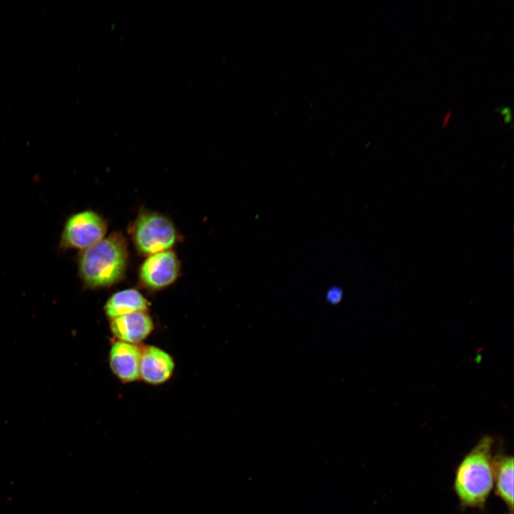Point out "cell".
<instances>
[{
    "label": "cell",
    "mask_w": 514,
    "mask_h": 514,
    "mask_svg": "<svg viewBox=\"0 0 514 514\" xmlns=\"http://www.w3.org/2000/svg\"><path fill=\"white\" fill-rule=\"evenodd\" d=\"M494 445L493 437L483 435L455 470L453 490L463 509L485 507L494 488Z\"/></svg>",
    "instance_id": "cell-1"
},
{
    "label": "cell",
    "mask_w": 514,
    "mask_h": 514,
    "mask_svg": "<svg viewBox=\"0 0 514 514\" xmlns=\"http://www.w3.org/2000/svg\"><path fill=\"white\" fill-rule=\"evenodd\" d=\"M127 261L126 241L121 234L113 233L83 250L78 260L79 274L87 287L110 286L122 278Z\"/></svg>",
    "instance_id": "cell-2"
},
{
    "label": "cell",
    "mask_w": 514,
    "mask_h": 514,
    "mask_svg": "<svg viewBox=\"0 0 514 514\" xmlns=\"http://www.w3.org/2000/svg\"><path fill=\"white\" fill-rule=\"evenodd\" d=\"M133 238L138 250L150 256L170 250L177 241V232L167 217L157 213L143 212L134 223Z\"/></svg>",
    "instance_id": "cell-3"
},
{
    "label": "cell",
    "mask_w": 514,
    "mask_h": 514,
    "mask_svg": "<svg viewBox=\"0 0 514 514\" xmlns=\"http://www.w3.org/2000/svg\"><path fill=\"white\" fill-rule=\"evenodd\" d=\"M106 231V222L98 213L91 210L77 212L70 216L65 222L60 247L86 249L102 240Z\"/></svg>",
    "instance_id": "cell-4"
},
{
    "label": "cell",
    "mask_w": 514,
    "mask_h": 514,
    "mask_svg": "<svg viewBox=\"0 0 514 514\" xmlns=\"http://www.w3.org/2000/svg\"><path fill=\"white\" fill-rule=\"evenodd\" d=\"M179 271L176 255L168 250L150 255L141 266L140 278L148 288L161 289L173 283Z\"/></svg>",
    "instance_id": "cell-5"
},
{
    "label": "cell",
    "mask_w": 514,
    "mask_h": 514,
    "mask_svg": "<svg viewBox=\"0 0 514 514\" xmlns=\"http://www.w3.org/2000/svg\"><path fill=\"white\" fill-rule=\"evenodd\" d=\"M173 368L174 362L171 356L157 347L148 346L141 353L139 376L148 383L166 382Z\"/></svg>",
    "instance_id": "cell-6"
},
{
    "label": "cell",
    "mask_w": 514,
    "mask_h": 514,
    "mask_svg": "<svg viewBox=\"0 0 514 514\" xmlns=\"http://www.w3.org/2000/svg\"><path fill=\"white\" fill-rule=\"evenodd\" d=\"M141 351L135 345L119 341L110 351L109 363L114 373L123 382H132L139 376Z\"/></svg>",
    "instance_id": "cell-7"
},
{
    "label": "cell",
    "mask_w": 514,
    "mask_h": 514,
    "mask_svg": "<svg viewBox=\"0 0 514 514\" xmlns=\"http://www.w3.org/2000/svg\"><path fill=\"white\" fill-rule=\"evenodd\" d=\"M110 326L112 333L120 341L131 344L145 339L153 328L151 317L145 312L112 318Z\"/></svg>",
    "instance_id": "cell-8"
},
{
    "label": "cell",
    "mask_w": 514,
    "mask_h": 514,
    "mask_svg": "<svg viewBox=\"0 0 514 514\" xmlns=\"http://www.w3.org/2000/svg\"><path fill=\"white\" fill-rule=\"evenodd\" d=\"M495 493L513 514V458L499 453L494 455Z\"/></svg>",
    "instance_id": "cell-9"
},
{
    "label": "cell",
    "mask_w": 514,
    "mask_h": 514,
    "mask_svg": "<svg viewBox=\"0 0 514 514\" xmlns=\"http://www.w3.org/2000/svg\"><path fill=\"white\" fill-rule=\"evenodd\" d=\"M148 307V302L144 296L138 291L129 288L113 294L105 305V311L109 317L114 318L136 312H145Z\"/></svg>",
    "instance_id": "cell-10"
},
{
    "label": "cell",
    "mask_w": 514,
    "mask_h": 514,
    "mask_svg": "<svg viewBox=\"0 0 514 514\" xmlns=\"http://www.w3.org/2000/svg\"><path fill=\"white\" fill-rule=\"evenodd\" d=\"M341 297L342 291L338 288H331L327 294V298L331 303L338 302L341 299Z\"/></svg>",
    "instance_id": "cell-11"
},
{
    "label": "cell",
    "mask_w": 514,
    "mask_h": 514,
    "mask_svg": "<svg viewBox=\"0 0 514 514\" xmlns=\"http://www.w3.org/2000/svg\"><path fill=\"white\" fill-rule=\"evenodd\" d=\"M451 114H452V110H450L446 113L445 118L443 119V124H442L443 128H444L447 125Z\"/></svg>",
    "instance_id": "cell-12"
}]
</instances>
